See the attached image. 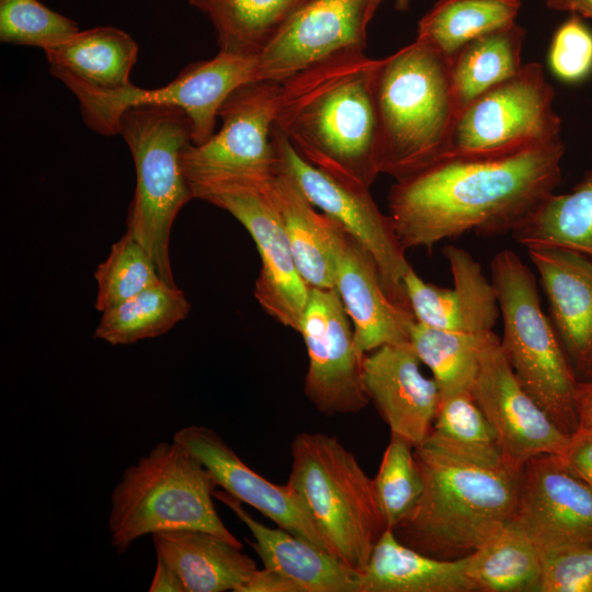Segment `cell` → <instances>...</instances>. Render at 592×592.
Returning <instances> with one entry per match:
<instances>
[{"instance_id": "30bf717a", "label": "cell", "mask_w": 592, "mask_h": 592, "mask_svg": "<svg viewBox=\"0 0 592 592\" xmlns=\"http://www.w3.org/2000/svg\"><path fill=\"white\" fill-rule=\"evenodd\" d=\"M258 56L218 52L210 59L186 66L168 84L140 89L133 83L118 90H100L68 77L58 78L78 99L86 125L103 136H115L125 110L137 105L183 109L192 124V144L202 145L214 134L219 109L238 87L257 80Z\"/></svg>"}, {"instance_id": "7402d4cb", "label": "cell", "mask_w": 592, "mask_h": 592, "mask_svg": "<svg viewBox=\"0 0 592 592\" xmlns=\"http://www.w3.org/2000/svg\"><path fill=\"white\" fill-rule=\"evenodd\" d=\"M214 497L248 527L253 537L250 546L261 558L264 568L288 578L300 592H360L361 573L326 549L282 527L264 525L242 508L241 501L225 490L214 491Z\"/></svg>"}, {"instance_id": "d590c367", "label": "cell", "mask_w": 592, "mask_h": 592, "mask_svg": "<svg viewBox=\"0 0 592 592\" xmlns=\"http://www.w3.org/2000/svg\"><path fill=\"white\" fill-rule=\"evenodd\" d=\"M79 31L75 21L38 0H0L2 43L38 47L45 52Z\"/></svg>"}, {"instance_id": "7bdbcfd3", "label": "cell", "mask_w": 592, "mask_h": 592, "mask_svg": "<svg viewBox=\"0 0 592 592\" xmlns=\"http://www.w3.org/2000/svg\"><path fill=\"white\" fill-rule=\"evenodd\" d=\"M546 5L551 10L592 19V0H546Z\"/></svg>"}, {"instance_id": "f35d334b", "label": "cell", "mask_w": 592, "mask_h": 592, "mask_svg": "<svg viewBox=\"0 0 592 592\" xmlns=\"http://www.w3.org/2000/svg\"><path fill=\"white\" fill-rule=\"evenodd\" d=\"M565 466L592 487V432L578 429L559 455Z\"/></svg>"}, {"instance_id": "60d3db41", "label": "cell", "mask_w": 592, "mask_h": 592, "mask_svg": "<svg viewBox=\"0 0 592 592\" xmlns=\"http://www.w3.org/2000/svg\"><path fill=\"white\" fill-rule=\"evenodd\" d=\"M573 403L578 429L592 432V379L578 380Z\"/></svg>"}, {"instance_id": "836d02e7", "label": "cell", "mask_w": 592, "mask_h": 592, "mask_svg": "<svg viewBox=\"0 0 592 592\" xmlns=\"http://www.w3.org/2000/svg\"><path fill=\"white\" fill-rule=\"evenodd\" d=\"M94 278L98 284L94 307L100 312L163 281L150 254L127 231L98 265Z\"/></svg>"}, {"instance_id": "f546056e", "label": "cell", "mask_w": 592, "mask_h": 592, "mask_svg": "<svg viewBox=\"0 0 592 592\" xmlns=\"http://www.w3.org/2000/svg\"><path fill=\"white\" fill-rule=\"evenodd\" d=\"M212 22L219 52L259 56L298 0H189Z\"/></svg>"}, {"instance_id": "4fadbf2b", "label": "cell", "mask_w": 592, "mask_h": 592, "mask_svg": "<svg viewBox=\"0 0 592 592\" xmlns=\"http://www.w3.org/2000/svg\"><path fill=\"white\" fill-rule=\"evenodd\" d=\"M266 189L219 184L198 191L194 198L228 212L248 230L261 259L255 299L274 320L299 332L310 287L297 270L283 223Z\"/></svg>"}, {"instance_id": "1f68e13d", "label": "cell", "mask_w": 592, "mask_h": 592, "mask_svg": "<svg viewBox=\"0 0 592 592\" xmlns=\"http://www.w3.org/2000/svg\"><path fill=\"white\" fill-rule=\"evenodd\" d=\"M190 309L184 293L162 281L103 311L93 337L111 345L156 338L186 318Z\"/></svg>"}, {"instance_id": "9c48e42d", "label": "cell", "mask_w": 592, "mask_h": 592, "mask_svg": "<svg viewBox=\"0 0 592 592\" xmlns=\"http://www.w3.org/2000/svg\"><path fill=\"white\" fill-rule=\"evenodd\" d=\"M280 89L272 80L238 87L219 109L220 128L204 144L183 148L180 163L193 198L219 184L269 186L277 174L271 135Z\"/></svg>"}, {"instance_id": "b9f144b4", "label": "cell", "mask_w": 592, "mask_h": 592, "mask_svg": "<svg viewBox=\"0 0 592 592\" xmlns=\"http://www.w3.org/2000/svg\"><path fill=\"white\" fill-rule=\"evenodd\" d=\"M149 591L185 592L177 573L159 557H157L156 571L149 585Z\"/></svg>"}, {"instance_id": "e575fe53", "label": "cell", "mask_w": 592, "mask_h": 592, "mask_svg": "<svg viewBox=\"0 0 592 592\" xmlns=\"http://www.w3.org/2000/svg\"><path fill=\"white\" fill-rule=\"evenodd\" d=\"M413 448L407 441L390 434L373 479L382 514L390 530L408 516L423 491V479Z\"/></svg>"}, {"instance_id": "3957f363", "label": "cell", "mask_w": 592, "mask_h": 592, "mask_svg": "<svg viewBox=\"0 0 592 592\" xmlns=\"http://www.w3.org/2000/svg\"><path fill=\"white\" fill-rule=\"evenodd\" d=\"M423 491L392 531L428 556L464 558L508 527L515 514L521 470L483 468L423 443L413 448Z\"/></svg>"}, {"instance_id": "f6af8a7d", "label": "cell", "mask_w": 592, "mask_h": 592, "mask_svg": "<svg viewBox=\"0 0 592 592\" xmlns=\"http://www.w3.org/2000/svg\"><path fill=\"white\" fill-rule=\"evenodd\" d=\"M299 2L303 1V0H298Z\"/></svg>"}, {"instance_id": "d4e9b609", "label": "cell", "mask_w": 592, "mask_h": 592, "mask_svg": "<svg viewBox=\"0 0 592 592\" xmlns=\"http://www.w3.org/2000/svg\"><path fill=\"white\" fill-rule=\"evenodd\" d=\"M360 592H477L466 557L443 560L401 543L387 528L361 573Z\"/></svg>"}, {"instance_id": "ab89813d", "label": "cell", "mask_w": 592, "mask_h": 592, "mask_svg": "<svg viewBox=\"0 0 592 592\" xmlns=\"http://www.w3.org/2000/svg\"><path fill=\"white\" fill-rule=\"evenodd\" d=\"M241 592H300V590L283 574L263 568L262 570H255Z\"/></svg>"}, {"instance_id": "277c9868", "label": "cell", "mask_w": 592, "mask_h": 592, "mask_svg": "<svg viewBox=\"0 0 592 592\" xmlns=\"http://www.w3.org/2000/svg\"><path fill=\"white\" fill-rule=\"evenodd\" d=\"M379 173L414 174L447 153L457 115L451 59L415 41L378 59L374 77Z\"/></svg>"}, {"instance_id": "8992f818", "label": "cell", "mask_w": 592, "mask_h": 592, "mask_svg": "<svg viewBox=\"0 0 592 592\" xmlns=\"http://www.w3.org/2000/svg\"><path fill=\"white\" fill-rule=\"evenodd\" d=\"M287 480L323 537L327 549L362 573L387 530L374 480L337 437L301 432L291 445Z\"/></svg>"}, {"instance_id": "ffe728a7", "label": "cell", "mask_w": 592, "mask_h": 592, "mask_svg": "<svg viewBox=\"0 0 592 592\" xmlns=\"http://www.w3.org/2000/svg\"><path fill=\"white\" fill-rule=\"evenodd\" d=\"M334 288L353 323L361 354L387 344L410 342L417 322L413 314L389 298L375 260L348 232L337 255Z\"/></svg>"}, {"instance_id": "e0dca14e", "label": "cell", "mask_w": 592, "mask_h": 592, "mask_svg": "<svg viewBox=\"0 0 592 592\" xmlns=\"http://www.w3.org/2000/svg\"><path fill=\"white\" fill-rule=\"evenodd\" d=\"M383 0H303L258 56L257 80L282 82L330 55L365 50Z\"/></svg>"}, {"instance_id": "ac0fdd59", "label": "cell", "mask_w": 592, "mask_h": 592, "mask_svg": "<svg viewBox=\"0 0 592 592\" xmlns=\"http://www.w3.org/2000/svg\"><path fill=\"white\" fill-rule=\"evenodd\" d=\"M172 439L203 464L216 486L258 510L278 527L328 551L322 535L288 485H275L251 469L215 430L187 425L178 430Z\"/></svg>"}, {"instance_id": "484cf974", "label": "cell", "mask_w": 592, "mask_h": 592, "mask_svg": "<svg viewBox=\"0 0 592 592\" xmlns=\"http://www.w3.org/2000/svg\"><path fill=\"white\" fill-rule=\"evenodd\" d=\"M50 73L68 77L100 90H118L132 84L130 71L137 61L138 45L125 31L96 26L79 31L46 49Z\"/></svg>"}, {"instance_id": "7a4b0ae2", "label": "cell", "mask_w": 592, "mask_h": 592, "mask_svg": "<svg viewBox=\"0 0 592 592\" xmlns=\"http://www.w3.org/2000/svg\"><path fill=\"white\" fill-rule=\"evenodd\" d=\"M377 62L348 49L297 71L280 82L273 125L307 162L366 190L379 174Z\"/></svg>"}, {"instance_id": "f1b7e54d", "label": "cell", "mask_w": 592, "mask_h": 592, "mask_svg": "<svg viewBox=\"0 0 592 592\" xmlns=\"http://www.w3.org/2000/svg\"><path fill=\"white\" fill-rule=\"evenodd\" d=\"M526 31L515 22L465 44L451 58L457 110L491 87L517 73Z\"/></svg>"}, {"instance_id": "d6a6232c", "label": "cell", "mask_w": 592, "mask_h": 592, "mask_svg": "<svg viewBox=\"0 0 592 592\" xmlns=\"http://www.w3.org/2000/svg\"><path fill=\"white\" fill-rule=\"evenodd\" d=\"M521 0H441L420 20L417 37L449 59L470 41L515 22Z\"/></svg>"}, {"instance_id": "ba28073f", "label": "cell", "mask_w": 592, "mask_h": 592, "mask_svg": "<svg viewBox=\"0 0 592 592\" xmlns=\"http://www.w3.org/2000/svg\"><path fill=\"white\" fill-rule=\"evenodd\" d=\"M503 334L502 351L517 380L561 431L578 430L573 395L578 378L540 305L537 281L512 250L490 264Z\"/></svg>"}, {"instance_id": "7c38bea8", "label": "cell", "mask_w": 592, "mask_h": 592, "mask_svg": "<svg viewBox=\"0 0 592 592\" xmlns=\"http://www.w3.org/2000/svg\"><path fill=\"white\" fill-rule=\"evenodd\" d=\"M271 137L277 171L287 174L315 207L338 221L368 251L379 269L389 298L411 311L403 285V276L411 264L389 215L380 212L369 190L349 185L310 164L274 127Z\"/></svg>"}, {"instance_id": "4316f807", "label": "cell", "mask_w": 592, "mask_h": 592, "mask_svg": "<svg viewBox=\"0 0 592 592\" xmlns=\"http://www.w3.org/2000/svg\"><path fill=\"white\" fill-rule=\"evenodd\" d=\"M511 235L526 249H563L592 261V170L570 192L547 196Z\"/></svg>"}, {"instance_id": "44dd1931", "label": "cell", "mask_w": 592, "mask_h": 592, "mask_svg": "<svg viewBox=\"0 0 592 592\" xmlns=\"http://www.w3.org/2000/svg\"><path fill=\"white\" fill-rule=\"evenodd\" d=\"M527 253L577 378L592 379V261L555 248H528Z\"/></svg>"}, {"instance_id": "8d00e7d4", "label": "cell", "mask_w": 592, "mask_h": 592, "mask_svg": "<svg viewBox=\"0 0 592 592\" xmlns=\"http://www.w3.org/2000/svg\"><path fill=\"white\" fill-rule=\"evenodd\" d=\"M549 66L566 82H578L592 71V32L580 15L572 14L555 32Z\"/></svg>"}, {"instance_id": "52a82bcc", "label": "cell", "mask_w": 592, "mask_h": 592, "mask_svg": "<svg viewBox=\"0 0 592 592\" xmlns=\"http://www.w3.org/2000/svg\"><path fill=\"white\" fill-rule=\"evenodd\" d=\"M117 135L132 153L136 186L127 214V229L150 254L161 278L175 285L169 243L173 221L193 196L180 156L192 143V124L177 106L137 105L123 112Z\"/></svg>"}, {"instance_id": "6da1fadb", "label": "cell", "mask_w": 592, "mask_h": 592, "mask_svg": "<svg viewBox=\"0 0 592 592\" xmlns=\"http://www.w3.org/2000/svg\"><path fill=\"white\" fill-rule=\"evenodd\" d=\"M561 138L489 153H451L396 180L389 217L405 250L468 231L511 232L561 181Z\"/></svg>"}, {"instance_id": "5bb4252c", "label": "cell", "mask_w": 592, "mask_h": 592, "mask_svg": "<svg viewBox=\"0 0 592 592\" xmlns=\"http://www.w3.org/2000/svg\"><path fill=\"white\" fill-rule=\"evenodd\" d=\"M307 353L304 394L322 414L357 413L368 403L363 358L335 288L309 289L299 329Z\"/></svg>"}, {"instance_id": "d6986e66", "label": "cell", "mask_w": 592, "mask_h": 592, "mask_svg": "<svg viewBox=\"0 0 592 592\" xmlns=\"http://www.w3.org/2000/svg\"><path fill=\"white\" fill-rule=\"evenodd\" d=\"M410 342L383 345L363 358V380L369 398L391 435L413 447L430 434L441 392L434 378L420 368Z\"/></svg>"}, {"instance_id": "ee69618b", "label": "cell", "mask_w": 592, "mask_h": 592, "mask_svg": "<svg viewBox=\"0 0 592 592\" xmlns=\"http://www.w3.org/2000/svg\"><path fill=\"white\" fill-rule=\"evenodd\" d=\"M410 0H395V7L399 11H406L409 8Z\"/></svg>"}, {"instance_id": "74e56055", "label": "cell", "mask_w": 592, "mask_h": 592, "mask_svg": "<svg viewBox=\"0 0 592 592\" xmlns=\"http://www.w3.org/2000/svg\"><path fill=\"white\" fill-rule=\"evenodd\" d=\"M538 592H592V546L543 558Z\"/></svg>"}, {"instance_id": "603a6c76", "label": "cell", "mask_w": 592, "mask_h": 592, "mask_svg": "<svg viewBox=\"0 0 592 592\" xmlns=\"http://www.w3.org/2000/svg\"><path fill=\"white\" fill-rule=\"evenodd\" d=\"M156 557L177 573L185 592H241L257 565L242 548L200 530H168L151 535Z\"/></svg>"}, {"instance_id": "83f0119b", "label": "cell", "mask_w": 592, "mask_h": 592, "mask_svg": "<svg viewBox=\"0 0 592 592\" xmlns=\"http://www.w3.org/2000/svg\"><path fill=\"white\" fill-rule=\"evenodd\" d=\"M423 444L483 468L506 467L497 434L470 390L442 396Z\"/></svg>"}, {"instance_id": "5b68a950", "label": "cell", "mask_w": 592, "mask_h": 592, "mask_svg": "<svg viewBox=\"0 0 592 592\" xmlns=\"http://www.w3.org/2000/svg\"><path fill=\"white\" fill-rule=\"evenodd\" d=\"M216 487L203 464L175 440L157 443L129 465L110 497L109 535L117 554L168 530L213 533L242 548L216 511Z\"/></svg>"}, {"instance_id": "2e32d148", "label": "cell", "mask_w": 592, "mask_h": 592, "mask_svg": "<svg viewBox=\"0 0 592 592\" xmlns=\"http://www.w3.org/2000/svg\"><path fill=\"white\" fill-rule=\"evenodd\" d=\"M471 394L497 434L506 467L520 471L533 457L565 451L570 434L522 387L494 332L483 344Z\"/></svg>"}, {"instance_id": "cb8c5ba5", "label": "cell", "mask_w": 592, "mask_h": 592, "mask_svg": "<svg viewBox=\"0 0 592 592\" xmlns=\"http://www.w3.org/2000/svg\"><path fill=\"white\" fill-rule=\"evenodd\" d=\"M266 192L285 229L297 270L309 287L334 288L337 255L345 230L316 210L297 184L277 171Z\"/></svg>"}, {"instance_id": "8fae6325", "label": "cell", "mask_w": 592, "mask_h": 592, "mask_svg": "<svg viewBox=\"0 0 592 592\" xmlns=\"http://www.w3.org/2000/svg\"><path fill=\"white\" fill-rule=\"evenodd\" d=\"M554 98L543 66L523 65L457 112L446 155L501 152L561 138Z\"/></svg>"}, {"instance_id": "4dcf8cb0", "label": "cell", "mask_w": 592, "mask_h": 592, "mask_svg": "<svg viewBox=\"0 0 592 592\" xmlns=\"http://www.w3.org/2000/svg\"><path fill=\"white\" fill-rule=\"evenodd\" d=\"M542 572L539 550L511 525L466 556V574L477 592H538Z\"/></svg>"}, {"instance_id": "9a60e30c", "label": "cell", "mask_w": 592, "mask_h": 592, "mask_svg": "<svg viewBox=\"0 0 592 592\" xmlns=\"http://www.w3.org/2000/svg\"><path fill=\"white\" fill-rule=\"evenodd\" d=\"M510 525L532 540L542 558L592 546V487L571 473L559 455L533 457L521 469Z\"/></svg>"}]
</instances>
